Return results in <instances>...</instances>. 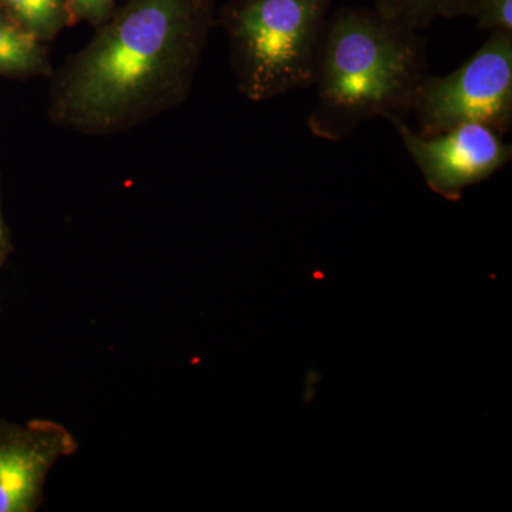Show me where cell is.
I'll list each match as a JSON object with an SVG mask.
<instances>
[{
  "instance_id": "cell-1",
  "label": "cell",
  "mask_w": 512,
  "mask_h": 512,
  "mask_svg": "<svg viewBox=\"0 0 512 512\" xmlns=\"http://www.w3.org/2000/svg\"><path fill=\"white\" fill-rule=\"evenodd\" d=\"M217 0H127L50 76V123L114 136L177 109L191 92Z\"/></svg>"
},
{
  "instance_id": "cell-2",
  "label": "cell",
  "mask_w": 512,
  "mask_h": 512,
  "mask_svg": "<svg viewBox=\"0 0 512 512\" xmlns=\"http://www.w3.org/2000/svg\"><path fill=\"white\" fill-rule=\"evenodd\" d=\"M427 69V42L416 29L376 8L339 9L320 43L309 131L339 143L366 121L404 119Z\"/></svg>"
},
{
  "instance_id": "cell-3",
  "label": "cell",
  "mask_w": 512,
  "mask_h": 512,
  "mask_svg": "<svg viewBox=\"0 0 512 512\" xmlns=\"http://www.w3.org/2000/svg\"><path fill=\"white\" fill-rule=\"evenodd\" d=\"M332 0H228L215 18L227 35L239 93L261 103L313 87Z\"/></svg>"
},
{
  "instance_id": "cell-4",
  "label": "cell",
  "mask_w": 512,
  "mask_h": 512,
  "mask_svg": "<svg viewBox=\"0 0 512 512\" xmlns=\"http://www.w3.org/2000/svg\"><path fill=\"white\" fill-rule=\"evenodd\" d=\"M410 114L424 137L464 124H480L505 136L512 127V32H491L463 66L446 76L427 73Z\"/></svg>"
},
{
  "instance_id": "cell-5",
  "label": "cell",
  "mask_w": 512,
  "mask_h": 512,
  "mask_svg": "<svg viewBox=\"0 0 512 512\" xmlns=\"http://www.w3.org/2000/svg\"><path fill=\"white\" fill-rule=\"evenodd\" d=\"M389 121L427 187L448 201L460 200L466 188L487 180L512 160V146L504 136L480 124L424 137L400 117Z\"/></svg>"
},
{
  "instance_id": "cell-6",
  "label": "cell",
  "mask_w": 512,
  "mask_h": 512,
  "mask_svg": "<svg viewBox=\"0 0 512 512\" xmlns=\"http://www.w3.org/2000/svg\"><path fill=\"white\" fill-rule=\"evenodd\" d=\"M77 447L72 433L55 421L0 424V512L39 510L50 468Z\"/></svg>"
},
{
  "instance_id": "cell-7",
  "label": "cell",
  "mask_w": 512,
  "mask_h": 512,
  "mask_svg": "<svg viewBox=\"0 0 512 512\" xmlns=\"http://www.w3.org/2000/svg\"><path fill=\"white\" fill-rule=\"evenodd\" d=\"M53 70L45 43L0 10V74L50 79Z\"/></svg>"
},
{
  "instance_id": "cell-8",
  "label": "cell",
  "mask_w": 512,
  "mask_h": 512,
  "mask_svg": "<svg viewBox=\"0 0 512 512\" xmlns=\"http://www.w3.org/2000/svg\"><path fill=\"white\" fill-rule=\"evenodd\" d=\"M0 10L42 43L77 25L69 0H0Z\"/></svg>"
},
{
  "instance_id": "cell-9",
  "label": "cell",
  "mask_w": 512,
  "mask_h": 512,
  "mask_svg": "<svg viewBox=\"0 0 512 512\" xmlns=\"http://www.w3.org/2000/svg\"><path fill=\"white\" fill-rule=\"evenodd\" d=\"M477 0H375V8L387 18L419 30L436 20L470 18Z\"/></svg>"
},
{
  "instance_id": "cell-10",
  "label": "cell",
  "mask_w": 512,
  "mask_h": 512,
  "mask_svg": "<svg viewBox=\"0 0 512 512\" xmlns=\"http://www.w3.org/2000/svg\"><path fill=\"white\" fill-rule=\"evenodd\" d=\"M470 18L484 32H512V0H477Z\"/></svg>"
},
{
  "instance_id": "cell-11",
  "label": "cell",
  "mask_w": 512,
  "mask_h": 512,
  "mask_svg": "<svg viewBox=\"0 0 512 512\" xmlns=\"http://www.w3.org/2000/svg\"><path fill=\"white\" fill-rule=\"evenodd\" d=\"M76 22H86L94 29L109 20L116 10V0H69Z\"/></svg>"
},
{
  "instance_id": "cell-12",
  "label": "cell",
  "mask_w": 512,
  "mask_h": 512,
  "mask_svg": "<svg viewBox=\"0 0 512 512\" xmlns=\"http://www.w3.org/2000/svg\"><path fill=\"white\" fill-rule=\"evenodd\" d=\"M10 251L8 229H6L5 221H3L2 211H0V265L5 262L6 256Z\"/></svg>"
}]
</instances>
